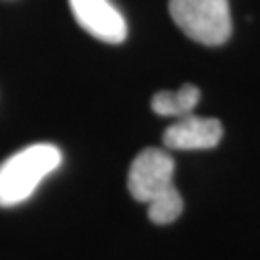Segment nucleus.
Here are the masks:
<instances>
[{
  "mask_svg": "<svg viewBox=\"0 0 260 260\" xmlns=\"http://www.w3.org/2000/svg\"><path fill=\"white\" fill-rule=\"evenodd\" d=\"M60 164L62 150L50 143H35L8 156L0 164V208L25 203Z\"/></svg>",
  "mask_w": 260,
  "mask_h": 260,
  "instance_id": "nucleus-2",
  "label": "nucleus"
},
{
  "mask_svg": "<svg viewBox=\"0 0 260 260\" xmlns=\"http://www.w3.org/2000/svg\"><path fill=\"white\" fill-rule=\"evenodd\" d=\"M170 14L187 37L206 47L223 45L232 35L228 0H170Z\"/></svg>",
  "mask_w": 260,
  "mask_h": 260,
  "instance_id": "nucleus-3",
  "label": "nucleus"
},
{
  "mask_svg": "<svg viewBox=\"0 0 260 260\" xmlns=\"http://www.w3.org/2000/svg\"><path fill=\"white\" fill-rule=\"evenodd\" d=\"M201 101L199 87L191 83L181 85L177 91H160L152 96L150 108L158 116H179L183 118L195 110V106Z\"/></svg>",
  "mask_w": 260,
  "mask_h": 260,
  "instance_id": "nucleus-6",
  "label": "nucleus"
},
{
  "mask_svg": "<svg viewBox=\"0 0 260 260\" xmlns=\"http://www.w3.org/2000/svg\"><path fill=\"white\" fill-rule=\"evenodd\" d=\"M223 137L222 123L214 118H199L187 114L164 131V145L176 150L214 149Z\"/></svg>",
  "mask_w": 260,
  "mask_h": 260,
  "instance_id": "nucleus-5",
  "label": "nucleus"
},
{
  "mask_svg": "<svg viewBox=\"0 0 260 260\" xmlns=\"http://www.w3.org/2000/svg\"><path fill=\"white\" fill-rule=\"evenodd\" d=\"M75 21L99 41L118 45L127 37V23L110 0H70Z\"/></svg>",
  "mask_w": 260,
  "mask_h": 260,
  "instance_id": "nucleus-4",
  "label": "nucleus"
},
{
  "mask_svg": "<svg viewBox=\"0 0 260 260\" xmlns=\"http://www.w3.org/2000/svg\"><path fill=\"white\" fill-rule=\"evenodd\" d=\"M174 158L162 149L141 150L131 162L127 187L135 201L149 205L150 222L172 223L183 212V199L174 185Z\"/></svg>",
  "mask_w": 260,
  "mask_h": 260,
  "instance_id": "nucleus-1",
  "label": "nucleus"
}]
</instances>
